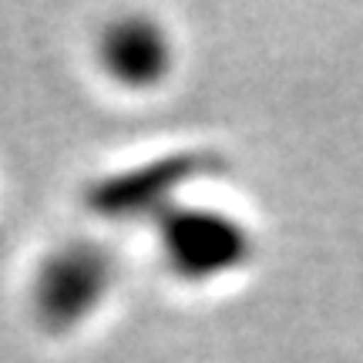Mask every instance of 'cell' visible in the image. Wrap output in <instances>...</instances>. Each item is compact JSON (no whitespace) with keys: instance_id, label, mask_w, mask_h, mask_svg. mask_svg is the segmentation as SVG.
Segmentation results:
<instances>
[{"instance_id":"cell-2","label":"cell","mask_w":363,"mask_h":363,"mask_svg":"<svg viewBox=\"0 0 363 363\" xmlns=\"http://www.w3.org/2000/svg\"><path fill=\"white\" fill-rule=\"evenodd\" d=\"M222 172V158L206 148H179L148 162L128 165L91 182L84 202L104 222H155L172 206L185 202V192Z\"/></svg>"},{"instance_id":"cell-1","label":"cell","mask_w":363,"mask_h":363,"mask_svg":"<svg viewBox=\"0 0 363 363\" xmlns=\"http://www.w3.org/2000/svg\"><path fill=\"white\" fill-rule=\"evenodd\" d=\"M165 269L189 286H208L242 272L256 256V235L235 212L208 202H179L155 222Z\"/></svg>"},{"instance_id":"cell-4","label":"cell","mask_w":363,"mask_h":363,"mask_svg":"<svg viewBox=\"0 0 363 363\" xmlns=\"http://www.w3.org/2000/svg\"><path fill=\"white\" fill-rule=\"evenodd\" d=\"M101 71L125 91H155L175 67L172 34L148 13L115 17L98 38Z\"/></svg>"},{"instance_id":"cell-3","label":"cell","mask_w":363,"mask_h":363,"mask_svg":"<svg viewBox=\"0 0 363 363\" xmlns=\"http://www.w3.org/2000/svg\"><path fill=\"white\" fill-rule=\"evenodd\" d=\"M115 289V259L91 239L51 249L30 279V313L48 333H74L101 310Z\"/></svg>"}]
</instances>
